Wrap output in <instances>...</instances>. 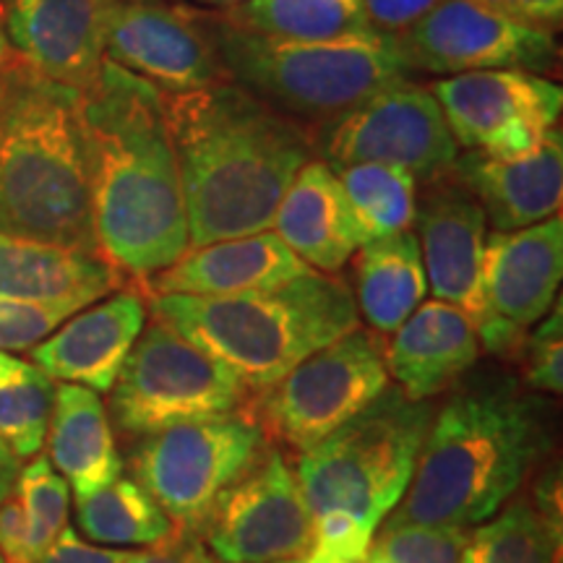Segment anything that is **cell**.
I'll return each instance as SVG.
<instances>
[{
    "label": "cell",
    "mask_w": 563,
    "mask_h": 563,
    "mask_svg": "<svg viewBox=\"0 0 563 563\" xmlns=\"http://www.w3.org/2000/svg\"><path fill=\"white\" fill-rule=\"evenodd\" d=\"M79 121L97 251L144 285L188 251L186 196L162 91L102 60L79 97Z\"/></svg>",
    "instance_id": "6da1fadb"
},
{
    "label": "cell",
    "mask_w": 563,
    "mask_h": 563,
    "mask_svg": "<svg viewBox=\"0 0 563 563\" xmlns=\"http://www.w3.org/2000/svg\"><path fill=\"white\" fill-rule=\"evenodd\" d=\"M162 100L178 152L188 249L272 230L282 196L313 159L306 125L230 79Z\"/></svg>",
    "instance_id": "7a4b0ae2"
},
{
    "label": "cell",
    "mask_w": 563,
    "mask_h": 563,
    "mask_svg": "<svg viewBox=\"0 0 563 563\" xmlns=\"http://www.w3.org/2000/svg\"><path fill=\"white\" fill-rule=\"evenodd\" d=\"M551 452V410L514 378L452 394L415 464L402 501L382 525L477 527L511 501Z\"/></svg>",
    "instance_id": "3957f363"
},
{
    "label": "cell",
    "mask_w": 563,
    "mask_h": 563,
    "mask_svg": "<svg viewBox=\"0 0 563 563\" xmlns=\"http://www.w3.org/2000/svg\"><path fill=\"white\" fill-rule=\"evenodd\" d=\"M79 97L16 55L0 66V232L100 253Z\"/></svg>",
    "instance_id": "277c9868"
},
{
    "label": "cell",
    "mask_w": 563,
    "mask_h": 563,
    "mask_svg": "<svg viewBox=\"0 0 563 563\" xmlns=\"http://www.w3.org/2000/svg\"><path fill=\"white\" fill-rule=\"evenodd\" d=\"M146 302L154 319L235 371L253 394L361 327L347 282L316 269L264 292L146 295Z\"/></svg>",
    "instance_id": "5b68a950"
},
{
    "label": "cell",
    "mask_w": 563,
    "mask_h": 563,
    "mask_svg": "<svg viewBox=\"0 0 563 563\" xmlns=\"http://www.w3.org/2000/svg\"><path fill=\"white\" fill-rule=\"evenodd\" d=\"M203 24L224 79L241 84L264 102L306 121V129L342 115L412 70L394 37L368 32L329 42L277 40L203 11Z\"/></svg>",
    "instance_id": "8992f818"
},
{
    "label": "cell",
    "mask_w": 563,
    "mask_h": 563,
    "mask_svg": "<svg viewBox=\"0 0 563 563\" xmlns=\"http://www.w3.org/2000/svg\"><path fill=\"white\" fill-rule=\"evenodd\" d=\"M433 412L431 402H412L389 384L365 410L300 454L295 477L311 519L342 514L376 534L412 481Z\"/></svg>",
    "instance_id": "52a82bcc"
},
{
    "label": "cell",
    "mask_w": 563,
    "mask_h": 563,
    "mask_svg": "<svg viewBox=\"0 0 563 563\" xmlns=\"http://www.w3.org/2000/svg\"><path fill=\"white\" fill-rule=\"evenodd\" d=\"M110 394L121 431L144 435L249 412L253 391L235 371L154 319L139 334Z\"/></svg>",
    "instance_id": "ba28073f"
},
{
    "label": "cell",
    "mask_w": 563,
    "mask_h": 563,
    "mask_svg": "<svg viewBox=\"0 0 563 563\" xmlns=\"http://www.w3.org/2000/svg\"><path fill=\"white\" fill-rule=\"evenodd\" d=\"M249 412L196 420L144 435L131 452V473L178 532L203 534L211 511L266 452Z\"/></svg>",
    "instance_id": "9c48e42d"
},
{
    "label": "cell",
    "mask_w": 563,
    "mask_h": 563,
    "mask_svg": "<svg viewBox=\"0 0 563 563\" xmlns=\"http://www.w3.org/2000/svg\"><path fill=\"white\" fill-rule=\"evenodd\" d=\"M389 384L382 342L357 327L308 355L282 382L253 394L251 418L266 443L306 454Z\"/></svg>",
    "instance_id": "30bf717a"
},
{
    "label": "cell",
    "mask_w": 563,
    "mask_h": 563,
    "mask_svg": "<svg viewBox=\"0 0 563 563\" xmlns=\"http://www.w3.org/2000/svg\"><path fill=\"white\" fill-rule=\"evenodd\" d=\"M316 159L327 165L382 162L402 167L418 183L452 173L460 146L431 87L410 79L389 84L368 100L308 129Z\"/></svg>",
    "instance_id": "8fae6325"
},
{
    "label": "cell",
    "mask_w": 563,
    "mask_h": 563,
    "mask_svg": "<svg viewBox=\"0 0 563 563\" xmlns=\"http://www.w3.org/2000/svg\"><path fill=\"white\" fill-rule=\"evenodd\" d=\"M433 97L456 146L490 157H522L559 125L563 89L545 76L519 68L443 76Z\"/></svg>",
    "instance_id": "7c38bea8"
},
{
    "label": "cell",
    "mask_w": 563,
    "mask_h": 563,
    "mask_svg": "<svg viewBox=\"0 0 563 563\" xmlns=\"http://www.w3.org/2000/svg\"><path fill=\"white\" fill-rule=\"evenodd\" d=\"M410 70L460 76L473 70H548L559 58L553 30L525 24L481 0H443L397 37Z\"/></svg>",
    "instance_id": "4fadbf2b"
},
{
    "label": "cell",
    "mask_w": 563,
    "mask_h": 563,
    "mask_svg": "<svg viewBox=\"0 0 563 563\" xmlns=\"http://www.w3.org/2000/svg\"><path fill=\"white\" fill-rule=\"evenodd\" d=\"M201 538L220 563H274L311 551V511L279 449L266 446L262 460L222 493Z\"/></svg>",
    "instance_id": "5bb4252c"
},
{
    "label": "cell",
    "mask_w": 563,
    "mask_h": 563,
    "mask_svg": "<svg viewBox=\"0 0 563 563\" xmlns=\"http://www.w3.org/2000/svg\"><path fill=\"white\" fill-rule=\"evenodd\" d=\"M104 60L150 81L162 95H186L224 79L203 11L170 0H118Z\"/></svg>",
    "instance_id": "9a60e30c"
},
{
    "label": "cell",
    "mask_w": 563,
    "mask_h": 563,
    "mask_svg": "<svg viewBox=\"0 0 563 563\" xmlns=\"http://www.w3.org/2000/svg\"><path fill=\"white\" fill-rule=\"evenodd\" d=\"M415 211V235L420 243L426 279L433 300L456 306L473 319L475 329L496 319L485 311L483 251L488 235L481 203L452 175L422 183Z\"/></svg>",
    "instance_id": "2e32d148"
},
{
    "label": "cell",
    "mask_w": 563,
    "mask_h": 563,
    "mask_svg": "<svg viewBox=\"0 0 563 563\" xmlns=\"http://www.w3.org/2000/svg\"><path fill=\"white\" fill-rule=\"evenodd\" d=\"M118 0H0L5 40L45 79L84 91L100 74Z\"/></svg>",
    "instance_id": "e0dca14e"
},
{
    "label": "cell",
    "mask_w": 563,
    "mask_h": 563,
    "mask_svg": "<svg viewBox=\"0 0 563 563\" xmlns=\"http://www.w3.org/2000/svg\"><path fill=\"white\" fill-rule=\"evenodd\" d=\"M150 302L141 287H121L68 316L51 336L30 350L32 363L53 382L108 394L125 357L146 327Z\"/></svg>",
    "instance_id": "ac0fdd59"
},
{
    "label": "cell",
    "mask_w": 563,
    "mask_h": 563,
    "mask_svg": "<svg viewBox=\"0 0 563 563\" xmlns=\"http://www.w3.org/2000/svg\"><path fill=\"white\" fill-rule=\"evenodd\" d=\"M449 175L473 194L496 232L551 220L561 214L563 199L561 125L522 157L498 159L483 152H464Z\"/></svg>",
    "instance_id": "d6986e66"
},
{
    "label": "cell",
    "mask_w": 563,
    "mask_h": 563,
    "mask_svg": "<svg viewBox=\"0 0 563 563\" xmlns=\"http://www.w3.org/2000/svg\"><path fill=\"white\" fill-rule=\"evenodd\" d=\"M563 277V220L511 232H488L483 251V298L493 319L530 329L551 313Z\"/></svg>",
    "instance_id": "ffe728a7"
},
{
    "label": "cell",
    "mask_w": 563,
    "mask_h": 563,
    "mask_svg": "<svg viewBox=\"0 0 563 563\" xmlns=\"http://www.w3.org/2000/svg\"><path fill=\"white\" fill-rule=\"evenodd\" d=\"M313 272L272 230L188 249L167 269L139 285L144 295L230 298L264 292Z\"/></svg>",
    "instance_id": "44dd1931"
},
{
    "label": "cell",
    "mask_w": 563,
    "mask_h": 563,
    "mask_svg": "<svg viewBox=\"0 0 563 563\" xmlns=\"http://www.w3.org/2000/svg\"><path fill=\"white\" fill-rule=\"evenodd\" d=\"M481 357L467 313L443 300H422L384 350L389 382L412 402H428L454 386Z\"/></svg>",
    "instance_id": "7402d4cb"
},
{
    "label": "cell",
    "mask_w": 563,
    "mask_h": 563,
    "mask_svg": "<svg viewBox=\"0 0 563 563\" xmlns=\"http://www.w3.org/2000/svg\"><path fill=\"white\" fill-rule=\"evenodd\" d=\"M272 232L300 262L323 274H336L365 243L336 173L323 159H311L282 196Z\"/></svg>",
    "instance_id": "603a6c76"
},
{
    "label": "cell",
    "mask_w": 563,
    "mask_h": 563,
    "mask_svg": "<svg viewBox=\"0 0 563 563\" xmlns=\"http://www.w3.org/2000/svg\"><path fill=\"white\" fill-rule=\"evenodd\" d=\"M125 277L100 253L30 241L0 232V300L74 302L87 308L121 290Z\"/></svg>",
    "instance_id": "cb8c5ba5"
},
{
    "label": "cell",
    "mask_w": 563,
    "mask_h": 563,
    "mask_svg": "<svg viewBox=\"0 0 563 563\" xmlns=\"http://www.w3.org/2000/svg\"><path fill=\"white\" fill-rule=\"evenodd\" d=\"M47 443L55 473L74 488L76 501L95 496L123 475L108 407L87 386L66 382L55 386Z\"/></svg>",
    "instance_id": "d4e9b609"
},
{
    "label": "cell",
    "mask_w": 563,
    "mask_h": 563,
    "mask_svg": "<svg viewBox=\"0 0 563 563\" xmlns=\"http://www.w3.org/2000/svg\"><path fill=\"white\" fill-rule=\"evenodd\" d=\"M350 262L357 316L376 334L397 332L426 300L428 279L415 230L363 243Z\"/></svg>",
    "instance_id": "484cf974"
},
{
    "label": "cell",
    "mask_w": 563,
    "mask_h": 563,
    "mask_svg": "<svg viewBox=\"0 0 563 563\" xmlns=\"http://www.w3.org/2000/svg\"><path fill=\"white\" fill-rule=\"evenodd\" d=\"M217 13L241 30L277 40L329 42L373 32L361 0H249Z\"/></svg>",
    "instance_id": "4316f807"
},
{
    "label": "cell",
    "mask_w": 563,
    "mask_h": 563,
    "mask_svg": "<svg viewBox=\"0 0 563 563\" xmlns=\"http://www.w3.org/2000/svg\"><path fill=\"white\" fill-rule=\"evenodd\" d=\"M342 183L352 214L365 243L394 232L412 230L418 211L420 183L402 167L382 162H355V165H329Z\"/></svg>",
    "instance_id": "83f0119b"
},
{
    "label": "cell",
    "mask_w": 563,
    "mask_h": 563,
    "mask_svg": "<svg viewBox=\"0 0 563 563\" xmlns=\"http://www.w3.org/2000/svg\"><path fill=\"white\" fill-rule=\"evenodd\" d=\"M76 504L81 532L95 543L150 548L175 534L170 517L131 477L121 475L108 488Z\"/></svg>",
    "instance_id": "f1b7e54d"
},
{
    "label": "cell",
    "mask_w": 563,
    "mask_h": 563,
    "mask_svg": "<svg viewBox=\"0 0 563 563\" xmlns=\"http://www.w3.org/2000/svg\"><path fill=\"white\" fill-rule=\"evenodd\" d=\"M561 543L532 504L517 498L488 522L470 527L462 563H561Z\"/></svg>",
    "instance_id": "f546056e"
},
{
    "label": "cell",
    "mask_w": 563,
    "mask_h": 563,
    "mask_svg": "<svg viewBox=\"0 0 563 563\" xmlns=\"http://www.w3.org/2000/svg\"><path fill=\"white\" fill-rule=\"evenodd\" d=\"M55 382L34 363L21 361L0 378V439L19 460L42 452L51 428Z\"/></svg>",
    "instance_id": "4dcf8cb0"
},
{
    "label": "cell",
    "mask_w": 563,
    "mask_h": 563,
    "mask_svg": "<svg viewBox=\"0 0 563 563\" xmlns=\"http://www.w3.org/2000/svg\"><path fill=\"white\" fill-rule=\"evenodd\" d=\"M13 490L24 506L26 527H30V553L37 563L68 527V483L55 473L47 456L37 454L26 467H21Z\"/></svg>",
    "instance_id": "1f68e13d"
},
{
    "label": "cell",
    "mask_w": 563,
    "mask_h": 563,
    "mask_svg": "<svg viewBox=\"0 0 563 563\" xmlns=\"http://www.w3.org/2000/svg\"><path fill=\"white\" fill-rule=\"evenodd\" d=\"M373 534L371 555L386 563H462L470 527L382 525Z\"/></svg>",
    "instance_id": "d6a6232c"
},
{
    "label": "cell",
    "mask_w": 563,
    "mask_h": 563,
    "mask_svg": "<svg viewBox=\"0 0 563 563\" xmlns=\"http://www.w3.org/2000/svg\"><path fill=\"white\" fill-rule=\"evenodd\" d=\"M525 384L534 391L559 394L563 391V308L555 300L553 313H545L532 332H527L522 352Z\"/></svg>",
    "instance_id": "836d02e7"
},
{
    "label": "cell",
    "mask_w": 563,
    "mask_h": 563,
    "mask_svg": "<svg viewBox=\"0 0 563 563\" xmlns=\"http://www.w3.org/2000/svg\"><path fill=\"white\" fill-rule=\"evenodd\" d=\"M81 311L74 302H13L0 300V350L26 352L51 336L68 316Z\"/></svg>",
    "instance_id": "e575fe53"
},
{
    "label": "cell",
    "mask_w": 563,
    "mask_h": 563,
    "mask_svg": "<svg viewBox=\"0 0 563 563\" xmlns=\"http://www.w3.org/2000/svg\"><path fill=\"white\" fill-rule=\"evenodd\" d=\"M443 0H361L365 21L376 34L397 40Z\"/></svg>",
    "instance_id": "d590c367"
},
{
    "label": "cell",
    "mask_w": 563,
    "mask_h": 563,
    "mask_svg": "<svg viewBox=\"0 0 563 563\" xmlns=\"http://www.w3.org/2000/svg\"><path fill=\"white\" fill-rule=\"evenodd\" d=\"M123 563H220L217 555L209 551L201 534L178 532L173 538L162 540L157 545L144 548V551L125 553Z\"/></svg>",
    "instance_id": "8d00e7d4"
},
{
    "label": "cell",
    "mask_w": 563,
    "mask_h": 563,
    "mask_svg": "<svg viewBox=\"0 0 563 563\" xmlns=\"http://www.w3.org/2000/svg\"><path fill=\"white\" fill-rule=\"evenodd\" d=\"M0 555L5 563H34L30 553V527L16 490L0 501Z\"/></svg>",
    "instance_id": "74e56055"
},
{
    "label": "cell",
    "mask_w": 563,
    "mask_h": 563,
    "mask_svg": "<svg viewBox=\"0 0 563 563\" xmlns=\"http://www.w3.org/2000/svg\"><path fill=\"white\" fill-rule=\"evenodd\" d=\"M563 483H561V464H548L538 481L532 485V509L538 517L551 527L555 538L563 540Z\"/></svg>",
    "instance_id": "f35d334b"
},
{
    "label": "cell",
    "mask_w": 563,
    "mask_h": 563,
    "mask_svg": "<svg viewBox=\"0 0 563 563\" xmlns=\"http://www.w3.org/2000/svg\"><path fill=\"white\" fill-rule=\"evenodd\" d=\"M123 559L125 551H110V548L84 543L74 527H66L51 551L42 555L37 563H123Z\"/></svg>",
    "instance_id": "ab89813d"
},
{
    "label": "cell",
    "mask_w": 563,
    "mask_h": 563,
    "mask_svg": "<svg viewBox=\"0 0 563 563\" xmlns=\"http://www.w3.org/2000/svg\"><path fill=\"white\" fill-rule=\"evenodd\" d=\"M481 3L525 24L545 26V30L559 26L563 16V0H481Z\"/></svg>",
    "instance_id": "60d3db41"
},
{
    "label": "cell",
    "mask_w": 563,
    "mask_h": 563,
    "mask_svg": "<svg viewBox=\"0 0 563 563\" xmlns=\"http://www.w3.org/2000/svg\"><path fill=\"white\" fill-rule=\"evenodd\" d=\"M19 473H21V460L11 452L9 446H5L3 439H0V501H5V498L13 493V488H16Z\"/></svg>",
    "instance_id": "b9f144b4"
},
{
    "label": "cell",
    "mask_w": 563,
    "mask_h": 563,
    "mask_svg": "<svg viewBox=\"0 0 563 563\" xmlns=\"http://www.w3.org/2000/svg\"><path fill=\"white\" fill-rule=\"evenodd\" d=\"M302 563H363V561H352V559H347V555L329 551V548L311 545V551L302 555Z\"/></svg>",
    "instance_id": "7bdbcfd3"
},
{
    "label": "cell",
    "mask_w": 563,
    "mask_h": 563,
    "mask_svg": "<svg viewBox=\"0 0 563 563\" xmlns=\"http://www.w3.org/2000/svg\"><path fill=\"white\" fill-rule=\"evenodd\" d=\"M19 363H21L19 357H13V355H9V352L0 350V378L9 376L11 371H16V365H19Z\"/></svg>",
    "instance_id": "ee69618b"
},
{
    "label": "cell",
    "mask_w": 563,
    "mask_h": 563,
    "mask_svg": "<svg viewBox=\"0 0 563 563\" xmlns=\"http://www.w3.org/2000/svg\"><path fill=\"white\" fill-rule=\"evenodd\" d=\"M199 3L217 5V9L224 11V9H235V5H243V3H249V0H199Z\"/></svg>",
    "instance_id": "f6af8a7d"
},
{
    "label": "cell",
    "mask_w": 563,
    "mask_h": 563,
    "mask_svg": "<svg viewBox=\"0 0 563 563\" xmlns=\"http://www.w3.org/2000/svg\"><path fill=\"white\" fill-rule=\"evenodd\" d=\"M9 55H11L9 40H5V34H3V26H0V66H3V63H5V58H9Z\"/></svg>",
    "instance_id": "bcb514c9"
},
{
    "label": "cell",
    "mask_w": 563,
    "mask_h": 563,
    "mask_svg": "<svg viewBox=\"0 0 563 563\" xmlns=\"http://www.w3.org/2000/svg\"><path fill=\"white\" fill-rule=\"evenodd\" d=\"M363 563H386V561H382V559H376V555H371V553H368V559H365Z\"/></svg>",
    "instance_id": "7dc6e473"
},
{
    "label": "cell",
    "mask_w": 563,
    "mask_h": 563,
    "mask_svg": "<svg viewBox=\"0 0 563 563\" xmlns=\"http://www.w3.org/2000/svg\"><path fill=\"white\" fill-rule=\"evenodd\" d=\"M274 563H302V559H285V561H274Z\"/></svg>",
    "instance_id": "c3c4849f"
},
{
    "label": "cell",
    "mask_w": 563,
    "mask_h": 563,
    "mask_svg": "<svg viewBox=\"0 0 563 563\" xmlns=\"http://www.w3.org/2000/svg\"><path fill=\"white\" fill-rule=\"evenodd\" d=\"M0 563H5V561H3V555H0Z\"/></svg>",
    "instance_id": "681fc988"
}]
</instances>
